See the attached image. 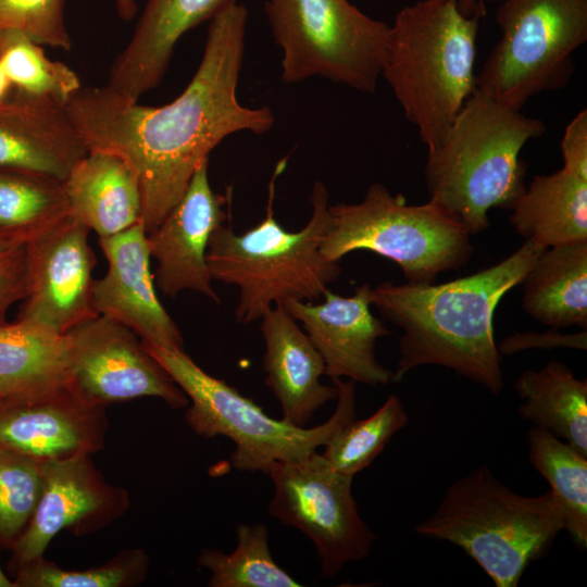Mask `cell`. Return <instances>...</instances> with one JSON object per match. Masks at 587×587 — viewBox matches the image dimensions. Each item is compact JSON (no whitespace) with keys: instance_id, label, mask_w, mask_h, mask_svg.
<instances>
[{"instance_id":"cell-3","label":"cell","mask_w":587,"mask_h":587,"mask_svg":"<svg viewBox=\"0 0 587 587\" xmlns=\"http://www.w3.org/2000/svg\"><path fill=\"white\" fill-rule=\"evenodd\" d=\"M545 123L510 109L476 88L446 137L427 149L424 176L429 201L470 235L487 229L488 212L509 209L524 192L523 147L542 136Z\"/></svg>"},{"instance_id":"cell-23","label":"cell","mask_w":587,"mask_h":587,"mask_svg":"<svg viewBox=\"0 0 587 587\" xmlns=\"http://www.w3.org/2000/svg\"><path fill=\"white\" fill-rule=\"evenodd\" d=\"M66 334L17 319L0 324V402H15L67 386Z\"/></svg>"},{"instance_id":"cell-33","label":"cell","mask_w":587,"mask_h":587,"mask_svg":"<svg viewBox=\"0 0 587 587\" xmlns=\"http://www.w3.org/2000/svg\"><path fill=\"white\" fill-rule=\"evenodd\" d=\"M148 559L140 550H127L109 563L84 571L62 570L43 557L15 570V587H121L140 582Z\"/></svg>"},{"instance_id":"cell-1","label":"cell","mask_w":587,"mask_h":587,"mask_svg":"<svg viewBox=\"0 0 587 587\" xmlns=\"http://www.w3.org/2000/svg\"><path fill=\"white\" fill-rule=\"evenodd\" d=\"M247 20L246 7L233 2L209 21L199 66L167 104L132 102L105 85L82 87L65 104L88 151L116 154L137 175L147 234L179 201L198 166L224 138L238 132L262 135L275 123L268 107L247 108L237 98Z\"/></svg>"},{"instance_id":"cell-14","label":"cell","mask_w":587,"mask_h":587,"mask_svg":"<svg viewBox=\"0 0 587 587\" xmlns=\"http://www.w3.org/2000/svg\"><path fill=\"white\" fill-rule=\"evenodd\" d=\"M230 192L213 191L209 159L192 175L179 201L147 234L151 258L157 261L155 285L168 297L193 290L220 302L212 287L207 251L212 234L229 218Z\"/></svg>"},{"instance_id":"cell-7","label":"cell","mask_w":587,"mask_h":587,"mask_svg":"<svg viewBox=\"0 0 587 587\" xmlns=\"http://www.w3.org/2000/svg\"><path fill=\"white\" fill-rule=\"evenodd\" d=\"M142 344L190 399L185 413L190 428L198 436H224L235 444L230 464L237 471L266 474L276 462L305 458L355 417V383L350 379L332 380L337 403L326 422L299 427L268 416L251 398L204 372L184 350Z\"/></svg>"},{"instance_id":"cell-9","label":"cell","mask_w":587,"mask_h":587,"mask_svg":"<svg viewBox=\"0 0 587 587\" xmlns=\"http://www.w3.org/2000/svg\"><path fill=\"white\" fill-rule=\"evenodd\" d=\"M496 23L501 36L475 76L477 90L521 111L567 85L573 53L587 40V0H502Z\"/></svg>"},{"instance_id":"cell-38","label":"cell","mask_w":587,"mask_h":587,"mask_svg":"<svg viewBox=\"0 0 587 587\" xmlns=\"http://www.w3.org/2000/svg\"><path fill=\"white\" fill-rule=\"evenodd\" d=\"M460 13L466 17L483 18L486 15L485 0H454Z\"/></svg>"},{"instance_id":"cell-20","label":"cell","mask_w":587,"mask_h":587,"mask_svg":"<svg viewBox=\"0 0 587 587\" xmlns=\"http://www.w3.org/2000/svg\"><path fill=\"white\" fill-rule=\"evenodd\" d=\"M233 2L238 0H146L133 35L112 63L107 86L138 102L161 83L179 39Z\"/></svg>"},{"instance_id":"cell-25","label":"cell","mask_w":587,"mask_h":587,"mask_svg":"<svg viewBox=\"0 0 587 587\" xmlns=\"http://www.w3.org/2000/svg\"><path fill=\"white\" fill-rule=\"evenodd\" d=\"M510 210L514 229L544 249L587 240V180L563 167L535 176Z\"/></svg>"},{"instance_id":"cell-13","label":"cell","mask_w":587,"mask_h":587,"mask_svg":"<svg viewBox=\"0 0 587 587\" xmlns=\"http://www.w3.org/2000/svg\"><path fill=\"white\" fill-rule=\"evenodd\" d=\"M89 233L68 214L26 245L27 292L17 319L65 334L99 315L92 298L97 258Z\"/></svg>"},{"instance_id":"cell-31","label":"cell","mask_w":587,"mask_h":587,"mask_svg":"<svg viewBox=\"0 0 587 587\" xmlns=\"http://www.w3.org/2000/svg\"><path fill=\"white\" fill-rule=\"evenodd\" d=\"M408 422L401 399L390 395L371 416L345 423L323 446L322 455L336 471L354 477L373 463Z\"/></svg>"},{"instance_id":"cell-35","label":"cell","mask_w":587,"mask_h":587,"mask_svg":"<svg viewBox=\"0 0 587 587\" xmlns=\"http://www.w3.org/2000/svg\"><path fill=\"white\" fill-rule=\"evenodd\" d=\"M27 292L26 245L0 241V324L10 307Z\"/></svg>"},{"instance_id":"cell-8","label":"cell","mask_w":587,"mask_h":587,"mask_svg":"<svg viewBox=\"0 0 587 587\" xmlns=\"http://www.w3.org/2000/svg\"><path fill=\"white\" fill-rule=\"evenodd\" d=\"M329 225L321 242L322 255L334 262L365 250L394 261L409 284H433L440 273L458 270L471 259L466 228L428 201L408 204L383 184L367 188L359 203L329 205Z\"/></svg>"},{"instance_id":"cell-4","label":"cell","mask_w":587,"mask_h":587,"mask_svg":"<svg viewBox=\"0 0 587 587\" xmlns=\"http://www.w3.org/2000/svg\"><path fill=\"white\" fill-rule=\"evenodd\" d=\"M285 166L286 159L276 165L260 223L240 235L230 225H222L209 241L211 277L238 288L235 317L241 324L261 320L287 300L315 302L340 275L339 262L325 259L320 250L329 225V199L323 183L315 182L312 187V211L303 228L286 230L275 218V182Z\"/></svg>"},{"instance_id":"cell-10","label":"cell","mask_w":587,"mask_h":587,"mask_svg":"<svg viewBox=\"0 0 587 587\" xmlns=\"http://www.w3.org/2000/svg\"><path fill=\"white\" fill-rule=\"evenodd\" d=\"M282 50V80L320 76L357 91H376L389 25L349 0H264Z\"/></svg>"},{"instance_id":"cell-41","label":"cell","mask_w":587,"mask_h":587,"mask_svg":"<svg viewBox=\"0 0 587 587\" xmlns=\"http://www.w3.org/2000/svg\"><path fill=\"white\" fill-rule=\"evenodd\" d=\"M0 587H15L13 580L7 577L0 567Z\"/></svg>"},{"instance_id":"cell-27","label":"cell","mask_w":587,"mask_h":587,"mask_svg":"<svg viewBox=\"0 0 587 587\" xmlns=\"http://www.w3.org/2000/svg\"><path fill=\"white\" fill-rule=\"evenodd\" d=\"M528 459L550 485L563 514L564 529L580 547H587V455L533 426L527 433Z\"/></svg>"},{"instance_id":"cell-19","label":"cell","mask_w":587,"mask_h":587,"mask_svg":"<svg viewBox=\"0 0 587 587\" xmlns=\"http://www.w3.org/2000/svg\"><path fill=\"white\" fill-rule=\"evenodd\" d=\"M87 152L65 104L14 90L0 103V172L64 182Z\"/></svg>"},{"instance_id":"cell-18","label":"cell","mask_w":587,"mask_h":587,"mask_svg":"<svg viewBox=\"0 0 587 587\" xmlns=\"http://www.w3.org/2000/svg\"><path fill=\"white\" fill-rule=\"evenodd\" d=\"M103 409L86 404L67 386L0 402V447L41 461L91 455L104 445Z\"/></svg>"},{"instance_id":"cell-40","label":"cell","mask_w":587,"mask_h":587,"mask_svg":"<svg viewBox=\"0 0 587 587\" xmlns=\"http://www.w3.org/2000/svg\"><path fill=\"white\" fill-rule=\"evenodd\" d=\"M11 91H12L11 84L8 80L3 70L0 66V103L8 98Z\"/></svg>"},{"instance_id":"cell-16","label":"cell","mask_w":587,"mask_h":587,"mask_svg":"<svg viewBox=\"0 0 587 587\" xmlns=\"http://www.w3.org/2000/svg\"><path fill=\"white\" fill-rule=\"evenodd\" d=\"M126 507V492L104 483L90 454L43 461L41 495L30 522L12 548L10 566L15 571L42 557L63 528L100 525Z\"/></svg>"},{"instance_id":"cell-21","label":"cell","mask_w":587,"mask_h":587,"mask_svg":"<svg viewBox=\"0 0 587 587\" xmlns=\"http://www.w3.org/2000/svg\"><path fill=\"white\" fill-rule=\"evenodd\" d=\"M265 385L282 408V419L305 427L314 413L336 399L337 388L321 383L325 362L297 320L276 304L261 317Z\"/></svg>"},{"instance_id":"cell-34","label":"cell","mask_w":587,"mask_h":587,"mask_svg":"<svg viewBox=\"0 0 587 587\" xmlns=\"http://www.w3.org/2000/svg\"><path fill=\"white\" fill-rule=\"evenodd\" d=\"M65 0H0V33L18 30L42 47L70 50Z\"/></svg>"},{"instance_id":"cell-30","label":"cell","mask_w":587,"mask_h":587,"mask_svg":"<svg viewBox=\"0 0 587 587\" xmlns=\"http://www.w3.org/2000/svg\"><path fill=\"white\" fill-rule=\"evenodd\" d=\"M0 66L12 90L66 104L83 87L66 64L50 60L43 47L18 30L0 33Z\"/></svg>"},{"instance_id":"cell-32","label":"cell","mask_w":587,"mask_h":587,"mask_svg":"<svg viewBox=\"0 0 587 587\" xmlns=\"http://www.w3.org/2000/svg\"><path fill=\"white\" fill-rule=\"evenodd\" d=\"M43 461L0 447V546L13 548L37 508Z\"/></svg>"},{"instance_id":"cell-12","label":"cell","mask_w":587,"mask_h":587,"mask_svg":"<svg viewBox=\"0 0 587 587\" xmlns=\"http://www.w3.org/2000/svg\"><path fill=\"white\" fill-rule=\"evenodd\" d=\"M67 387L93 407L155 397L174 409L188 397L125 325L98 315L65 333Z\"/></svg>"},{"instance_id":"cell-26","label":"cell","mask_w":587,"mask_h":587,"mask_svg":"<svg viewBox=\"0 0 587 587\" xmlns=\"http://www.w3.org/2000/svg\"><path fill=\"white\" fill-rule=\"evenodd\" d=\"M513 387L524 402L519 415L551 432L587 455V380L578 379L561 361L526 370Z\"/></svg>"},{"instance_id":"cell-15","label":"cell","mask_w":587,"mask_h":587,"mask_svg":"<svg viewBox=\"0 0 587 587\" xmlns=\"http://www.w3.org/2000/svg\"><path fill=\"white\" fill-rule=\"evenodd\" d=\"M371 285L355 287L350 297L328 288L323 302L287 300L280 303L299 321L325 362V375L332 380L348 379L369 386L387 385L394 372L376 358L378 338L390 330L371 312Z\"/></svg>"},{"instance_id":"cell-37","label":"cell","mask_w":587,"mask_h":587,"mask_svg":"<svg viewBox=\"0 0 587 587\" xmlns=\"http://www.w3.org/2000/svg\"><path fill=\"white\" fill-rule=\"evenodd\" d=\"M561 152L563 168L587 180V110L579 111L566 125Z\"/></svg>"},{"instance_id":"cell-22","label":"cell","mask_w":587,"mask_h":587,"mask_svg":"<svg viewBox=\"0 0 587 587\" xmlns=\"http://www.w3.org/2000/svg\"><path fill=\"white\" fill-rule=\"evenodd\" d=\"M70 214L99 237L118 234L141 222L137 175L118 155L88 151L63 182Z\"/></svg>"},{"instance_id":"cell-24","label":"cell","mask_w":587,"mask_h":587,"mask_svg":"<svg viewBox=\"0 0 587 587\" xmlns=\"http://www.w3.org/2000/svg\"><path fill=\"white\" fill-rule=\"evenodd\" d=\"M522 284V307L535 321L587 328V240L545 249Z\"/></svg>"},{"instance_id":"cell-5","label":"cell","mask_w":587,"mask_h":587,"mask_svg":"<svg viewBox=\"0 0 587 587\" xmlns=\"http://www.w3.org/2000/svg\"><path fill=\"white\" fill-rule=\"evenodd\" d=\"M479 21L462 15L454 0H419L389 26L380 76L427 149L446 137L475 89Z\"/></svg>"},{"instance_id":"cell-28","label":"cell","mask_w":587,"mask_h":587,"mask_svg":"<svg viewBox=\"0 0 587 587\" xmlns=\"http://www.w3.org/2000/svg\"><path fill=\"white\" fill-rule=\"evenodd\" d=\"M68 214L63 182L0 172V241L27 245Z\"/></svg>"},{"instance_id":"cell-6","label":"cell","mask_w":587,"mask_h":587,"mask_svg":"<svg viewBox=\"0 0 587 587\" xmlns=\"http://www.w3.org/2000/svg\"><path fill=\"white\" fill-rule=\"evenodd\" d=\"M564 529L550 490L528 497L512 491L487 465L453 482L415 533L460 547L497 587H515L527 565Z\"/></svg>"},{"instance_id":"cell-29","label":"cell","mask_w":587,"mask_h":587,"mask_svg":"<svg viewBox=\"0 0 587 587\" xmlns=\"http://www.w3.org/2000/svg\"><path fill=\"white\" fill-rule=\"evenodd\" d=\"M237 547L230 553L203 549L200 566L211 572V587H300L301 584L274 560L268 546V529L262 524H239Z\"/></svg>"},{"instance_id":"cell-17","label":"cell","mask_w":587,"mask_h":587,"mask_svg":"<svg viewBox=\"0 0 587 587\" xmlns=\"http://www.w3.org/2000/svg\"><path fill=\"white\" fill-rule=\"evenodd\" d=\"M99 246L108 270L93 283L98 314L125 325L147 344L184 350L183 336L157 296L141 222L118 234L99 237Z\"/></svg>"},{"instance_id":"cell-39","label":"cell","mask_w":587,"mask_h":587,"mask_svg":"<svg viewBox=\"0 0 587 587\" xmlns=\"http://www.w3.org/2000/svg\"><path fill=\"white\" fill-rule=\"evenodd\" d=\"M117 15L125 22L132 21L138 11L137 0H114Z\"/></svg>"},{"instance_id":"cell-11","label":"cell","mask_w":587,"mask_h":587,"mask_svg":"<svg viewBox=\"0 0 587 587\" xmlns=\"http://www.w3.org/2000/svg\"><path fill=\"white\" fill-rule=\"evenodd\" d=\"M266 474L274 485L270 515L313 542L323 577L332 579L370 554L375 534L359 514L352 476L336 471L317 451L276 462Z\"/></svg>"},{"instance_id":"cell-36","label":"cell","mask_w":587,"mask_h":587,"mask_svg":"<svg viewBox=\"0 0 587 587\" xmlns=\"http://www.w3.org/2000/svg\"><path fill=\"white\" fill-rule=\"evenodd\" d=\"M570 348L587 349V332L561 334L552 328L545 333H513L502 339L498 347L501 354H513L529 349Z\"/></svg>"},{"instance_id":"cell-2","label":"cell","mask_w":587,"mask_h":587,"mask_svg":"<svg viewBox=\"0 0 587 587\" xmlns=\"http://www.w3.org/2000/svg\"><path fill=\"white\" fill-rule=\"evenodd\" d=\"M545 249L532 240L499 263L442 284H394L371 289V305L402 328L392 382L423 365H439L482 385L503 389L494 316L502 297L522 284Z\"/></svg>"}]
</instances>
